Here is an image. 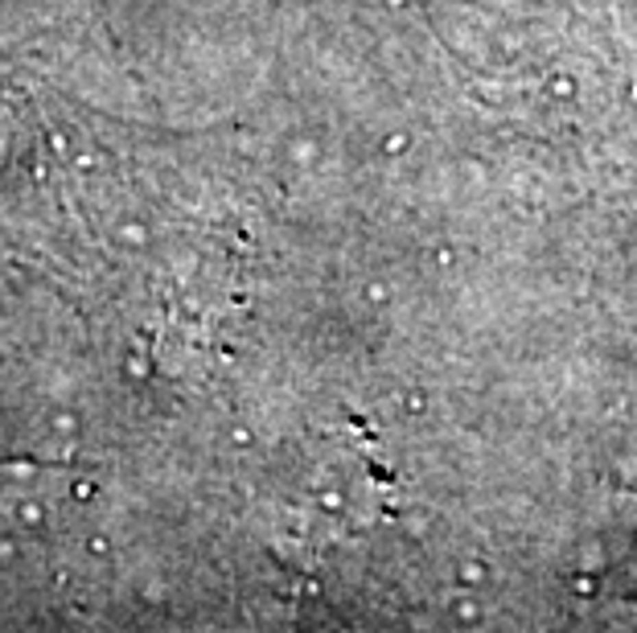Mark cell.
I'll return each instance as SVG.
<instances>
[{
  "instance_id": "6da1fadb",
  "label": "cell",
  "mask_w": 637,
  "mask_h": 633,
  "mask_svg": "<svg viewBox=\"0 0 637 633\" xmlns=\"http://www.w3.org/2000/svg\"><path fill=\"white\" fill-rule=\"evenodd\" d=\"M16 518H21V527H29V531H37V527L45 523V510H41L37 502H25V506H16Z\"/></svg>"
},
{
  "instance_id": "7a4b0ae2",
  "label": "cell",
  "mask_w": 637,
  "mask_h": 633,
  "mask_svg": "<svg viewBox=\"0 0 637 633\" xmlns=\"http://www.w3.org/2000/svg\"><path fill=\"white\" fill-rule=\"evenodd\" d=\"M12 556H16V543H12V535H0V568H4V564H12Z\"/></svg>"
},
{
  "instance_id": "3957f363",
  "label": "cell",
  "mask_w": 637,
  "mask_h": 633,
  "mask_svg": "<svg viewBox=\"0 0 637 633\" xmlns=\"http://www.w3.org/2000/svg\"><path fill=\"white\" fill-rule=\"evenodd\" d=\"M53 428H58V432H74V428H78V416H70V411H62V416L53 420Z\"/></svg>"
}]
</instances>
